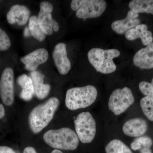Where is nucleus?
Masks as SVG:
<instances>
[{"mask_svg":"<svg viewBox=\"0 0 153 153\" xmlns=\"http://www.w3.org/2000/svg\"><path fill=\"white\" fill-rule=\"evenodd\" d=\"M59 104V100L52 97L32 110L29 115V124L33 133H38L49 125L54 117Z\"/></svg>","mask_w":153,"mask_h":153,"instance_id":"obj_1","label":"nucleus"},{"mask_svg":"<svg viewBox=\"0 0 153 153\" xmlns=\"http://www.w3.org/2000/svg\"><path fill=\"white\" fill-rule=\"evenodd\" d=\"M43 138L47 145L58 150H74L79 143L76 133L68 128L49 130L44 134Z\"/></svg>","mask_w":153,"mask_h":153,"instance_id":"obj_2","label":"nucleus"},{"mask_svg":"<svg viewBox=\"0 0 153 153\" xmlns=\"http://www.w3.org/2000/svg\"><path fill=\"white\" fill-rule=\"evenodd\" d=\"M97 96V91L93 85L72 88L66 92V106L71 110L85 108L94 103Z\"/></svg>","mask_w":153,"mask_h":153,"instance_id":"obj_3","label":"nucleus"},{"mask_svg":"<svg viewBox=\"0 0 153 153\" xmlns=\"http://www.w3.org/2000/svg\"><path fill=\"white\" fill-rule=\"evenodd\" d=\"M120 52L116 49H102L93 48L88 53V60L98 72L108 74L116 70L114 58L119 57Z\"/></svg>","mask_w":153,"mask_h":153,"instance_id":"obj_4","label":"nucleus"},{"mask_svg":"<svg viewBox=\"0 0 153 153\" xmlns=\"http://www.w3.org/2000/svg\"><path fill=\"white\" fill-rule=\"evenodd\" d=\"M74 123L76 133L79 140L83 143L91 142L96 133V125L91 114L88 111L79 114Z\"/></svg>","mask_w":153,"mask_h":153,"instance_id":"obj_5","label":"nucleus"},{"mask_svg":"<svg viewBox=\"0 0 153 153\" xmlns=\"http://www.w3.org/2000/svg\"><path fill=\"white\" fill-rule=\"evenodd\" d=\"M134 98L131 90L128 87L117 88L114 91L108 100L110 110L116 115L125 112L133 104Z\"/></svg>","mask_w":153,"mask_h":153,"instance_id":"obj_6","label":"nucleus"},{"mask_svg":"<svg viewBox=\"0 0 153 153\" xmlns=\"http://www.w3.org/2000/svg\"><path fill=\"white\" fill-rule=\"evenodd\" d=\"M0 96L3 103L7 106L14 101V74L13 69H4L0 79Z\"/></svg>","mask_w":153,"mask_h":153,"instance_id":"obj_7","label":"nucleus"},{"mask_svg":"<svg viewBox=\"0 0 153 153\" xmlns=\"http://www.w3.org/2000/svg\"><path fill=\"white\" fill-rule=\"evenodd\" d=\"M40 7L38 21L44 33L46 35L50 36L53 33V31L58 32L59 25L52 17L53 7L52 4L49 2L43 1L40 4Z\"/></svg>","mask_w":153,"mask_h":153,"instance_id":"obj_8","label":"nucleus"},{"mask_svg":"<svg viewBox=\"0 0 153 153\" xmlns=\"http://www.w3.org/2000/svg\"><path fill=\"white\" fill-rule=\"evenodd\" d=\"M106 7V2L103 0L88 1L76 11V15L81 19L97 18L102 15Z\"/></svg>","mask_w":153,"mask_h":153,"instance_id":"obj_9","label":"nucleus"},{"mask_svg":"<svg viewBox=\"0 0 153 153\" xmlns=\"http://www.w3.org/2000/svg\"><path fill=\"white\" fill-rule=\"evenodd\" d=\"M52 56L58 72L62 75L67 74L71 69V64L67 57L66 44L63 43L57 44L53 50Z\"/></svg>","mask_w":153,"mask_h":153,"instance_id":"obj_10","label":"nucleus"},{"mask_svg":"<svg viewBox=\"0 0 153 153\" xmlns=\"http://www.w3.org/2000/svg\"><path fill=\"white\" fill-rule=\"evenodd\" d=\"M49 53L46 49L40 48L34 50L27 55L21 58V61L25 65L28 71H35L38 66L47 61Z\"/></svg>","mask_w":153,"mask_h":153,"instance_id":"obj_11","label":"nucleus"},{"mask_svg":"<svg viewBox=\"0 0 153 153\" xmlns=\"http://www.w3.org/2000/svg\"><path fill=\"white\" fill-rule=\"evenodd\" d=\"M139 14L134 11L129 10L125 19L117 20L113 22L111 28L118 34H124L133 28L140 25V21L138 19Z\"/></svg>","mask_w":153,"mask_h":153,"instance_id":"obj_12","label":"nucleus"},{"mask_svg":"<svg viewBox=\"0 0 153 153\" xmlns=\"http://www.w3.org/2000/svg\"><path fill=\"white\" fill-rule=\"evenodd\" d=\"M30 10L26 6L14 5L11 7L7 14V21L11 25L17 23L20 26H23L30 19Z\"/></svg>","mask_w":153,"mask_h":153,"instance_id":"obj_13","label":"nucleus"},{"mask_svg":"<svg viewBox=\"0 0 153 153\" xmlns=\"http://www.w3.org/2000/svg\"><path fill=\"white\" fill-rule=\"evenodd\" d=\"M133 63L135 66L142 69L153 68V42L135 54Z\"/></svg>","mask_w":153,"mask_h":153,"instance_id":"obj_14","label":"nucleus"},{"mask_svg":"<svg viewBox=\"0 0 153 153\" xmlns=\"http://www.w3.org/2000/svg\"><path fill=\"white\" fill-rule=\"evenodd\" d=\"M148 129V125L141 118L131 119L123 125V131L126 135L131 137H140L144 134Z\"/></svg>","mask_w":153,"mask_h":153,"instance_id":"obj_15","label":"nucleus"},{"mask_svg":"<svg viewBox=\"0 0 153 153\" xmlns=\"http://www.w3.org/2000/svg\"><path fill=\"white\" fill-rule=\"evenodd\" d=\"M33 81L34 94L39 99H44L49 95L51 87L48 84H44V74L38 71H33L30 73Z\"/></svg>","mask_w":153,"mask_h":153,"instance_id":"obj_16","label":"nucleus"},{"mask_svg":"<svg viewBox=\"0 0 153 153\" xmlns=\"http://www.w3.org/2000/svg\"><path fill=\"white\" fill-rule=\"evenodd\" d=\"M125 37L129 41L140 38L145 46L151 44L153 40L152 33L148 30L147 27L145 25H140L135 28L131 29L126 33Z\"/></svg>","mask_w":153,"mask_h":153,"instance_id":"obj_17","label":"nucleus"},{"mask_svg":"<svg viewBox=\"0 0 153 153\" xmlns=\"http://www.w3.org/2000/svg\"><path fill=\"white\" fill-rule=\"evenodd\" d=\"M18 84L22 88L20 97L25 101H30L34 94L33 82L30 76L23 74L17 79Z\"/></svg>","mask_w":153,"mask_h":153,"instance_id":"obj_18","label":"nucleus"},{"mask_svg":"<svg viewBox=\"0 0 153 153\" xmlns=\"http://www.w3.org/2000/svg\"><path fill=\"white\" fill-rule=\"evenodd\" d=\"M131 10L137 13H147L153 15V0H132L129 3Z\"/></svg>","mask_w":153,"mask_h":153,"instance_id":"obj_19","label":"nucleus"},{"mask_svg":"<svg viewBox=\"0 0 153 153\" xmlns=\"http://www.w3.org/2000/svg\"><path fill=\"white\" fill-rule=\"evenodd\" d=\"M29 27L31 35L40 42L45 40L47 35L41 29L38 21V17L36 16H31L29 19Z\"/></svg>","mask_w":153,"mask_h":153,"instance_id":"obj_20","label":"nucleus"},{"mask_svg":"<svg viewBox=\"0 0 153 153\" xmlns=\"http://www.w3.org/2000/svg\"><path fill=\"white\" fill-rule=\"evenodd\" d=\"M105 151L106 153H133L126 145L118 139L110 142L105 147Z\"/></svg>","mask_w":153,"mask_h":153,"instance_id":"obj_21","label":"nucleus"},{"mask_svg":"<svg viewBox=\"0 0 153 153\" xmlns=\"http://www.w3.org/2000/svg\"><path fill=\"white\" fill-rule=\"evenodd\" d=\"M143 112L149 120L153 121V97L146 96L140 101Z\"/></svg>","mask_w":153,"mask_h":153,"instance_id":"obj_22","label":"nucleus"},{"mask_svg":"<svg viewBox=\"0 0 153 153\" xmlns=\"http://www.w3.org/2000/svg\"><path fill=\"white\" fill-rule=\"evenodd\" d=\"M153 141L149 137L141 136L135 139L131 144V147L134 151L141 150L143 148H151Z\"/></svg>","mask_w":153,"mask_h":153,"instance_id":"obj_23","label":"nucleus"},{"mask_svg":"<svg viewBox=\"0 0 153 153\" xmlns=\"http://www.w3.org/2000/svg\"><path fill=\"white\" fill-rule=\"evenodd\" d=\"M10 40L7 33L0 28V51H6L11 47Z\"/></svg>","mask_w":153,"mask_h":153,"instance_id":"obj_24","label":"nucleus"},{"mask_svg":"<svg viewBox=\"0 0 153 153\" xmlns=\"http://www.w3.org/2000/svg\"><path fill=\"white\" fill-rule=\"evenodd\" d=\"M140 90L146 96L153 97V86L151 83L142 81L140 83Z\"/></svg>","mask_w":153,"mask_h":153,"instance_id":"obj_25","label":"nucleus"},{"mask_svg":"<svg viewBox=\"0 0 153 153\" xmlns=\"http://www.w3.org/2000/svg\"><path fill=\"white\" fill-rule=\"evenodd\" d=\"M88 1L85 0H73L71 1V7L73 11H77L82 5L85 4Z\"/></svg>","mask_w":153,"mask_h":153,"instance_id":"obj_26","label":"nucleus"},{"mask_svg":"<svg viewBox=\"0 0 153 153\" xmlns=\"http://www.w3.org/2000/svg\"><path fill=\"white\" fill-rule=\"evenodd\" d=\"M0 153H16L15 151L9 147L0 146Z\"/></svg>","mask_w":153,"mask_h":153,"instance_id":"obj_27","label":"nucleus"},{"mask_svg":"<svg viewBox=\"0 0 153 153\" xmlns=\"http://www.w3.org/2000/svg\"><path fill=\"white\" fill-rule=\"evenodd\" d=\"M23 153H37V152L32 147H27L24 149Z\"/></svg>","mask_w":153,"mask_h":153,"instance_id":"obj_28","label":"nucleus"},{"mask_svg":"<svg viewBox=\"0 0 153 153\" xmlns=\"http://www.w3.org/2000/svg\"><path fill=\"white\" fill-rule=\"evenodd\" d=\"M5 111L4 108L2 104H0V119L2 118L5 116Z\"/></svg>","mask_w":153,"mask_h":153,"instance_id":"obj_29","label":"nucleus"},{"mask_svg":"<svg viewBox=\"0 0 153 153\" xmlns=\"http://www.w3.org/2000/svg\"><path fill=\"white\" fill-rule=\"evenodd\" d=\"M140 153H152L150 148H143L140 150Z\"/></svg>","mask_w":153,"mask_h":153,"instance_id":"obj_30","label":"nucleus"},{"mask_svg":"<svg viewBox=\"0 0 153 153\" xmlns=\"http://www.w3.org/2000/svg\"><path fill=\"white\" fill-rule=\"evenodd\" d=\"M24 36L25 37H28L31 36L29 27H26L24 31Z\"/></svg>","mask_w":153,"mask_h":153,"instance_id":"obj_31","label":"nucleus"},{"mask_svg":"<svg viewBox=\"0 0 153 153\" xmlns=\"http://www.w3.org/2000/svg\"><path fill=\"white\" fill-rule=\"evenodd\" d=\"M51 153H63L62 152H61V151L59 150L58 149H54V150L52 151V152Z\"/></svg>","mask_w":153,"mask_h":153,"instance_id":"obj_32","label":"nucleus"},{"mask_svg":"<svg viewBox=\"0 0 153 153\" xmlns=\"http://www.w3.org/2000/svg\"><path fill=\"white\" fill-rule=\"evenodd\" d=\"M151 84H152V85L153 86V79H152V82H151Z\"/></svg>","mask_w":153,"mask_h":153,"instance_id":"obj_33","label":"nucleus"}]
</instances>
